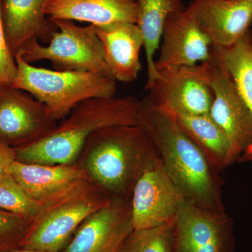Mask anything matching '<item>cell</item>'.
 Masks as SVG:
<instances>
[{
    "label": "cell",
    "instance_id": "cell-19",
    "mask_svg": "<svg viewBox=\"0 0 252 252\" xmlns=\"http://www.w3.org/2000/svg\"><path fill=\"white\" fill-rule=\"evenodd\" d=\"M218 171L234 163L229 141L210 114H169Z\"/></svg>",
    "mask_w": 252,
    "mask_h": 252
},
{
    "label": "cell",
    "instance_id": "cell-4",
    "mask_svg": "<svg viewBox=\"0 0 252 252\" xmlns=\"http://www.w3.org/2000/svg\"><path fill=\"white\" fill-rule=\"evenodd\" d=\"M17 74L13 87L26 91L44 104L50 117L63 120L78 104L94 97L116 96L117 81L92 72L59 71L32 65L15 55Z\"/></svg>",
    "mask_w": 252,
    "mask_h": 252
},
{
    "label": "cell",
    "instance_id": "cell-21",
    "mask_svg": "<svg viewBox=\"0 0 252 252\" xmlns=\"http://www.w3.org/2000/svg\"><path fill=\"white\" fill-rule=\"evenodd\" d=\"M215 54L228 69L252 112V31L229 47H214ZM252 164V144L239 159Z\"/></svg>",
    "mask_w": 252,
    "mask_h": 252
},
{
    "label": "cell",
    "instance_id": "cell-23",
    "mask_svg": "<svg viewBox=\"0 0 252 252\" xmlns=\"http://www.w3.org/2000/svg\"><path fill=\"white\" fill-rule=\"evenodd\" d=\"M174 221L133 230L126 239L121 252H172Z\"/></svg>",
    "mask_w": 252,
    "mask_h": 252
},
{
    "label": "cell",
    "instance_id": "cell-17",
    "mask_svg": "<svg viewBox=\"0 0 252 252\" xmlns=\"http://www.w3.org/2000/svg\"><path fill=\"white\" fill-rule=\"evenodd\" d=\"M51 0H1V16L6 41L14 55L26 42L36 38L49 44L58 27L46 16Z\"/></svg>",
    "mask_w": 252,
    "mask_h": 252
},
{
    "label": "cell",
    "instance_id": "cell-7",
    "mask_svg": "<svg viewBox=\"0 0 252 252\" xmlns=\"http://www.w3.org/2000/svg\"><path fill=\"white\" fill-rule=\"evenodd\" d=\"M203 64L205 81L213 94L209 114L226 135L237 161L252 144V112L215 51L212 59Z\"/></svg>",
    "mask_w": 252,
    "mask_h": 252
},
{
    "label": "cell",
    "instance_id": "cell-22",
    "mask_svg": "<svg viewBox=\"0 0 252 252\" xmlns=\"http://www.w3.org/2000/svg\"><path fill=\"white\" fill-rule=\"evenodd\" d=\"M0 210L35 221L44 208L30 196L11 175L0 178Z\"/></svg>",
    "mask_w": 252,
    "mask_h": 252
},
{
    "label": "cell",
    "instance_id": "cell-16",
    "mask_svg": "<svg viewBox=\"0 0 252 252\" xmlns=\"http://www.w3.org/2000/svg\"><path fill=\"white\" fill-rule=\"evenodd\" d=\"M94 27L102 43L111 77L125 83L137 79L142 69L140 58L143 47V38L137 25L117 23Z\"/></svg>",
    "mask_w": 252,
    "mask_h": 252
},
{
    "label": "cell",
    "instance_id": "cell-13",
    "mask_svg": "<svg viewBox=\"0 0 252 252\" xmlns=\"http://www.w3.org/2000/svg\"><path fill=\"white\" fill-rule=\"evenodd\" d=\"M10 175L44 209L52 206L91 182L77 164L14 162Z\"/></svg>",
    "mask_w": 252,
    "mask_h": 252
},
{
    "label": "cell",
    "instance_id": "cell-18",
    "mask_svg": "<svg viewBox=\"0 0 252 252\" xmlns=\"http://www.w3.org/2000/svg\"><path fill=\"white\" fill-rule=\"evenodd\" d=\"M51 20H69L104 26L117 23L137 24V0H51L45 9Z\"/></svg>",
    "mask_w": 252,
    "mask_h": 252
},
{
    "label": "cell",
    "instance_id": "cell-25",
    "mask_svg": "<svg viewBox=\"0 0 252 252\" xmlns=\"http://www.w3.org/2000/svg\"><path fill=\"white\" fill-rule=\"evenodd\" d=\"M16 74L17 65L15 56L8 45L5 35L0 0V85H12Z\"/></svg>",
    "mask_w": 252,
    "mask_h": 252
},
{
    "label": "cell",
    "instance_id": "cell-6",
    "mask_svg": "<svg viewBox=\"0 0 252 252\" xmlns=\"http://www.w3.org/2000/svg\"><path fill=\"white\" fill-rule=\"evenodd\" d=\"M110 200L92 183L86 185L59 203L44 209L40 218L32 225L22 248L62 252L86 219Z\"/></svg>",
    "mask_w": 252,
    "mask_h": 252
},
{
    "label": "cell",
    "instance_id": "cell-5",
    "mask_svg": "<svg viewBox=\"0 0 252 252\" xmlns=\"http://www.w3.org/2000/svg\"><path fill=\"white\" fill-rule=\"evenodd\" d=\"M52 21L58 31L49 44L42 45L38 39L32 38L16 54L30 64L51 61L55 70L92 72L111 77L104 61L102 43L94 26L82 27L69 20Z\"/></svg>",
    "mask_w": 252,
    "mask_h": 252
},
{
    "label": "cell",
    "instance_id": "cell-14",
    "mask_svg": "<svg viewBox=\"0 0 252 252\" xmlns=\"http://www.w3.org/2000/svg\"><path fill=\"white\" fill-rule=\"evenodd\" d=\"M160 44V54L155 61L157 71L191 67L208 62L213 57L212 41L186 9L168 15Z\"/></svg>",
    "mask_w": 252,
    "mask_h": 252
},
{
    "label": "cell",
    "instance_id": "cell-11",
    "mask_svg": "<svg viewBox=\"0 0 252 252\" xmlns=\"http://www.w3.org/2000/svg\"><path fill=\"white\" fill-rule=\"evenodd\" d=\"M233 220L186 201L174 221L172 252H233Z\"/></svg>",
    "mask_w": 252,
    "mask_h": 252
},
{
    "label": "cell",
    "instance_id": "cell-20",
    "mask_svg": "<svg viewBox=\"0 0 252 252\" xmlns=\"http://www.w3.org/2000/svg\"><path fill=\"white\" fill-rule=\"evenodd\" d=\"M138 20L137 25L143 38L148 81L146 89L152 85L158 73L155 66L156 51L159 49L167 16L186 9L181 0H137Z\"/></svg>",
    "mask_w": 252,
    "mask_h": 252
},
{
    "label": "cell",
    "instance_id": "cell-3",
    "mask_svg": "<svg viewBox=\"0 0 252 252\" xmlns=\"http://www.w3.org/2000/svg\"><path fill=\"white\" fill-rule=\"evenodd\" d=\"M140 105L141 100L132 95L83 101L49 135L15 149L16 160L46 165L74 164L95 131L110 126L138 125Z\"/></svg>",
    "mask_w": 252,
    "mask_h": 252
},
{
    "label": "cell",
    "instance_id": "cell-15",
    "mask_svg": "<svg viewBox=\"0 0 252 252\" xmlns=\"http://www.w3.org/2000/svg\"><path fill=\"white\" fill-rule=\"evenodd\" d=\"M186 11L214 47L233 45L252 26V0H192Z\"/></svg>",
    "mask_w": 252,
    "mask_h": 252
},
{
    "label": "cell",
    "instance_id": "cell-26",
    "mask_svg": "<svg viewBox=\"0 0 252 252\" xmlns=\"http://www.w3.org/2000/svg\"><path fill=\"white\" fill-rule=\"evenodd\" d=\"M15 149L0 143V178L9 175L11 165L16 161Z\"/></svg>",
    "mask_w": 252,
    "mask_h": 252
},
{
    "label": "cell",
    "instance_id": "cell-9",
    "mask_svg": "<svg viewBox=\"0 0 252 252\" xmlns=\"http://www.w3.org/2000/svg\"><path fill=\"white\" fill-rule=\"evenodd\" d=\"M58 126L44 104L11 85H0V143L17 149L42 140Z\"/></svg>",
    "mask_w": 252,
    "mask_h": 252
},
{
    "label": "cell",
    "instance_id": "cell-24",
    "mask_svg": "<svg viewBox=\"0 0 252 252\" xmlns=\"http://www.w3.org/2000/svg\"><path fill=\"white\" fill-rule=\"evenodd\" d=\"M34 220L0 210V252L22 248Z\"/></svg>",
    "mask_w": 252,
    "mask_h": 252
},
{
    "label": "cell",
    "instance_id": "cell-12",
    "mask_svg": "<svg viewBox=\"0 0 252 252\" xmlns=\"http://www.w3.org/2000/svg\"><path fill=\"white\" fill-rule=\"evenodd\" d=\"M133 230L130 201L111 198L86 219L61 252H121Z\"/></svg>",
    "mask_w": 252,
    "mask_h": 252
},
{
    "label": "cell",
    "instance_id": "cell-2",
    "mask_svg": "<svg viewBox=\"0 0 252 252\" xmlns=\"http://www.w3.org/2000/svg\"><path fill=\"white\" fill-rule=\"evenodd\" d=\"M158 156L140 126H110L90 136L75 164L109 198L130 201L137 181Z\"/></svg>",
    "mask_w": 252,
    "mask_h": 252
},
{
    "label": "cell",
    "instance_id": "cell-27",
    "mask_svg": "<svg viewBox=\"0 0 252 252\" xmlns=\"http://www.w3.org/2000/svg\"><path fill=\"white\" fill-rule=\"evenodd\" d=\"M9 252H50L46 251H42V250H31V249H26V248H19L16 249V250H12V251Z\"/></svg>",
    "mask_w": 252,
    "mask_h": 252
},
{
    "label": "cell",
    "instance_id": "cell-10",
    "mask_svg": "<svg viewBox=\"0 0 252 252\" xmlns=\"http://www.w3.org/2000/svg\"><path fill=\"white\" fill-rule=\"evenodd\" d=\"M187 201L157 158L137 181L130 199L134 230L173 221Z\"/></svg>",
    "mask_w": 252,
    "mask_h": 252
},
{
    "label": "cell",
    "instance_id": "cell-1",
    "mask_svg": "<svg viewBox=\"0 0 252 252\" xmlns=\"http://www.w3.org/2000/svg\"><path fill=\"white\" fill-rule=\"evenodd\" d=\"M137 124L152 140L162 166L186 200L210 211L225 212L223 181L202 151L168 113L141 100Z\"/></svg>",
    "mask_w": 252,
    "mask_h": 252
},
{
    "label": "cell",
    "instance_id": "cell-8",
    "mask_svg": "<svg viewBox=\"0 0 252 252\" xmlns=\"http://www.w3.org/2000/svg\"><path fill=\"white\" fill-rule=\"evenodd\" d=\"M158 75L147 90V98L168 114H209L213 94L207 84L203 64L158 70Z\"/></svg>",
    "mask_w": 252,
    "mask_h": 252
}]
</instances>
